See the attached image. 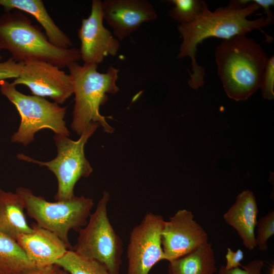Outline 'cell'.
Wrapping results in <instances>:
<instances>
[{"label": "cell", "instance_id": "obj_1", "mask_svg": "<svg viewBox=\"0 0 274 274\" xmlns=\"http://www.w3.org/2000/svg\"><path fill=\"white\" fill-rule=\"evenodd\" d=\"M250 2L231 1L227 6L218 8L214 11H211L207 7L193 22L178 24V29L182 41L177 58H190L191 73H189L188 83L193 89L197 90L204 84V69L197 64L196 60L198 45L210 37L226 40L247 35L256 29L262 31V28L273 23L274 19L266 16L248 19L249 16L260 9L258 5Z\"/></svg>", "mask_w": 274, "mask_h": 274}, {"label": "cell", "instance_id": "obj_2", "mask_svg": "<svg viewBox=\"0 0 274 274\" xmlns=\"http://www.w3.org/2000/svg\"><path fill=\"white\" fill-rule=\"evenodd\" d=\"M215 56L218 76L230 98L245 100L260 89L268 57L253 39L242 35L223 40Z\"/></svg>", "mask_w": 274, "mask_h": 274}, {"label": "cell", "instance_id": "obj_3", "mask_svg": "<svg viewBox=\"0 0 274 274\" xmlns=\"http://www.w3.org/2000/svg\"><path fill=\"white\" fill-rule=\"evenodd\" d=\"M0 47L8 50L16 62L36 60L59 68L81 59L79 49H62L53 45L38 26L17 10L0 16Z\"/></svg>", "mask_w": 274, "mask_h": 274}, {"label": "cell", "instance_id": "obj_4", "mask_svg": "<svg viewBox=\"0 0 274 274\" xmlns=\"http://www.w3.org/2000/svg\"><path fill=\"white\" fill-rule=\"evenodd\" d=\"M67 67L75 94L72 129L80 135L90 123L95 122L105 132L113 133L114 128L100 114L99 108L108 100V94L118 92L119 70L111 65L106 73H101L98 72L97 64L81 65L77 62Z\"/></svg>", "mask_w": 274, "mask_h": 274}, {"label": "cell", "instance_id": "obj_5", "mask_svg": "<svg viewBox=\"0 0 274 274\" xmlns=\"http://www.w3.org/2000/svg\"><path fill=\"white\" fill-rule=\"evenodd\" d=\"M16 193L22 198L25 210L37 225L55 233L68 250H72L68 232L72 229L78 231L86 225L94 206L93 199L82 195L53 202L26 188L19 187Z\"/></svg>", "mask_w": 274, "mask_h": 274}, {"label": "cell", "instance_id": "obj_6", "mask_svg": "<svg viewBox=\"0 0 274 274\" xmlns=\"http://www.w3.org/2000/svg\"><path fill=\"white\" fill-rule=\"evenodd\" d=\"M0 90L16 107L21 118L18 130L11 142L27 146L34 140L35 134L43 129L52 130L56 134L69 136L64 117L66 107H61L44 97L26 95L6 80L0 81Z\"/></svg>", "mask_w": 274, "mask_h": 274}, {"label": "cell", "instance_id": "obj_7", "mask_svg": "<svg viewBox=\"0 0 274 274\" xmlns=\"http://www.w3.org/2000/svg\"><path fill=\"white\" fill-rule=\"evenodd\" d=\"M110 199L109 193L104 191L87 223L77 231L78 236L72 250L101 263L112 274H119L123 243L108 217Z\"/></svg>", "mask_w": 274, "mask_h": 274}, {"label": "cell", "instance_id": "obj_8", "mask_svg": "<svg viewBox=\"0 0 274 274\" xmlns=\"http://www.w3.org/2000/svg\"><path fill=\"white\" fill-rule=\"evenodd\" d=\"M99 126L97 123H90L77 141H73L65 135L55 134L54 140L57 155L49 161L36 160L23 154H18L17 158L47 167L54 174L57 180V191L54 196L55 200L71 199L75 196L74 187L78 180L81 178L88 177L93 171L85 157L84 147Z\"/></svg>", "mask_w": 274, "mask_h": 274}, {"label": "cell", "instance_id": "obj_9", "mask_svg": "<svg viewBox=\"0 0 274 274\" xmlns=\"http://www.w3.org/2000/svg\"><path fill=\"white\" fill-rule=\"evenodd\" d=\"M164 221L162 216L147 212L131 229L127 248V274H150L156 264L165 260L161 243Z\"/></svg>", "mask_w": 274, "mask_h": 274}, {"label": "cell", "instance_id": "obj_10", "mask_svg": "<svg viewBox=\"0 0 274 274\" xmlns=\"http://www.w3.org/2000/svg\"><path fill=\"white\" fill-rule=\"evenodd\" d=\"M12 83L27 86L33 95L48 97L59 105L73 94L69 74L50 63L36 60L24 62L19 76Z\"/></svg>", "mask_w": 274, "mask_h": 274}, {"label": "cell", "instance_id": "obj_11", "mask_svg": "<svg viewBox=\"0 0 274 274\" xmlns=\"http://www.w3.org/2000/svg\"><path fill=\"white\" fill-rule=\"evenodd\" d=\"M207 242V233L194 219L191 211L179 210L164 221L161 243L165 260L170 262L179 258Z\"/></svg>", "mask_w": 274, "mask_h": 274}, {"label": "cell", "instance_id": "obj_12", "mask_svg": "<svg viewBox=\"0 0 274 274\" xmlns=\"http://www.w3.org/2000/svg\"><path fill=\"white\" fill-rule=\"evenodd\" d=\"M104 20L102 1L93 0L90 14L82 19L78 30L80 57L85 64L97 65L106 56L118 52L119 41L104 26Z\"/></svg>", "mask_w": 274, "mask_h": 274}, {"label": "cell", "instance_id": "obj_13", "mask_svg": "<svg viewBox=\"0 0 274 274\" xmlns=\"http://www.w3.org/2000/svg\"><path fill=\"white\" fill-rule=\"evenodd\" d=\"M104 20L114 36L122 41L144 22L157 18L153 5L146 0H105L102 2Z\"/></svg>", "mask_w": 274, "mask_h": 274}, {"label": "cell", "instance_id": "obj_14", "mask_svg": "<svg viewBox=\"0 0 274 274\" xmlns=\"http://www.w3.org/2000/svg\"><path fill=\"white\" fill-rule=\"evenodd\" d=\"M31 226L33 231L19 235L16 239L17 243L36 267L54 264L68 250L67 246L53 232L36 223Z\"/></svg>", "mask_w": 274, "mask_h": 274}, {"label": "cell", "instance_id": "obj_15", "mask_svg": "<svg viewBox=\"0 0 274 274\" xmlns=\"http://www.w3.org/2000/svg\"><path fill=\"white\" fill-rule=\"evenodd\" d=\"M258 206L252 191L244 190L235 202L224 214L227 224L237 232L245 247L250 250L256 247L255 228L257 224Z\"/></svg>", "mask_w": 274, "mask_h": 274}, {"label": "cell", "instance_id": "obj_16", "mask_svg": "<svg viewBox=\"0 0 274 274\" xmlns=\"http://www.w3.org/2000/svg\"><path fill=\"white\" fill-rule=\"evenodd\" d=\"M5 12L12 10L23 11L32 15L43 27L49 41L62 49L72 48L70 38L55 23L41 0H0Z\"/></svg>", "mask_w": 274, "mask_h": 274}, {"label": "cell", "instance_id": "obj_17", "mask_svg": "<svg viewBox=\"0 0 274 274\" xmlns=\"http://www.w3.org/2000/svg\"><path fill=\"white\" fill-rule=\"evenodd\" d=\"M24 204L17 193L0 187V233L15 240L20 235L33 231L26 220Z\"/></svg>", "mask_w": 274, "mask_h": 274}, {"label": "cell", "instance_id": "obj_18", "mask_svg": "<svg viewBox=\"0 0 274 274\" xmlns=\"http://www.w3.org/2000/svg\"><path fill=\"white\" fill-rule=\"evenodd\" d=\"M212 244L207 242L191 253L169 262V274H215L217 272Z\"/></svg>", "mask_w": 274, "mask_h": 274}, {"label": "cell", "instance_id": "obj_19", "mask_svg": "<svg viewBox=\"0 0 274 274\" xmlns=\"http://www.w3.org/2000/svg\"><path fill=\"white\" fill-rule=\"evenodd\" d=\"M35 267L16 240L0 233V274H17Z\"/></svg>", "mask_w": 274, "mask_h": 274}, {"label": "cell", "instance_id": "obj_20", "mask_svg": "<svg viewBox=\"0 0 274 274\" xmlns=\"http://www.w3.org/2000/svg\"><path fill=\"white\" fill-rule=\"evenodd\" d=\"M54 264L70 274H112L101 263L73 250H67Z\"/></svg>", "mask_w": 274, "mask_h": 274}, {"label": "cell", "instance_id": "obj_21", "mask_svg": "<svg viewBox=\"0 0 274 274\" xmlns=\"http://www.w3.org/2000/svg\"><path fill=\"white\" fill-rule=\"evenodd\" d=\"M174 7L169 11L168 16L179 23L188 24L195 19L206 8V2L201 0H171Z\"/></svg>", "mask_w": 274, "mask_h": 274}, {"label": "cell", "instance_id": "obj_22", "mask_svg": "<svg viewBox=\"0 0 274 274\" xmlns=\"http://www.w3.org/2000/svg\"><path fill=\"white\" fill-rule=\"evenodd\" d=\"M256 247L262 251L268 249L267 241L274 234V211L271 210L257 222Z\"/></svg>", "mask_w": 274, "mask_h": 274}, {"label": "cell", "instance_id": "obj_23", "mask_svg": "<svg viewBox=\"0 0 274 274\" xmlns=\"http://www.w3.org/2000/svg\"><path fill=\"white\" fill-rule=\"evenodd\" d=\"M274 56L268 58L262 75L260 89L264 98L271 100L274 98Z\"/></svg>", "mask_w": 274, "mask_h": 274}, {"label": "cell", "instance_id": "obj_24", "mask_svg": "<svg viewBox=\"0 0 274 274\" xmlns=\"http://www.w3.org/2000/svg\"><path fill=\"white\" fill-rule=\"evenodd\" d=\"M264 266V262L259 259H255L241 267L231 269H226L224 266H221L217 274H263L261 272Z\"/></svg>", "mask_w": 274, "mask_h": 274}, {"label": "cell", "instance_id": "obj_25", "mask_svg": "<svg viewBox=\"0 0 274 274\" xmlns=\"http://www.w3.org/2000/svg\"><path fill=\"white\" fill-rule=\"evenodd\" d=\"M23 65V62H16L11 57L5 61L0 62V81L17 78Z\"/></svg>", "mask_w": 274, "mask_h": 274}, {"label": "cell", "instance_id": "obj_26", "mask_svg": "<svg viewBox=\"0 0 274 274\" xmlns=\"http://www.w3.org/2000/svg\"><path fill=\"white\" fill-rule=\"evenodd\" d=\"M244 258L243 251L238 249L236 251H233L230 248H227V252L225 255L226 264L224 267L226 269H231L242 266L241 261Z\"/></svg>", "mask_w": 274, "mask_h": 274}, {"label": "cell", "instance_id": "obj_27", "mask_svg": "<svg viewBox=\"0 0 274 274\" xmlns=\"http://www.w3.org/2000/svg\"><path fill=\"white\" fill-rule=\"evenodd\" d=\"M58 268L55 264L44 267H36L30 270L17 274H55Z\"/></svg>", "mask_w": 274, "mask_h": 274}, {"label": "cell", "instance_id": "obj_28", "mask_svg": "<svg viewBox=\"0 0 274 274\" xmlns=\"http://www.w3.org/2000/svg\"><path fill=\"white\" fill-rule=\"evenodd\" d=\"M251 1L258 5L260 8L263 9L265 16L268 18H273V14L270 10V8L274 5L273 0H253Z\"/></svg>", "mask_w": 274, "mask_h": 274}, {"label": "cell", "instance_id": "obj_29", "mask_svg": "<svg viewBox=\"0 0 274 274\" xmlns=\"http://www.w3.org/2000/svg\"><path fill=\"white\" fill-rule=\"evenodd\" d=\"M55 274H70L65 270L58 266Z\"/></svg>", "mask_w": 274, "mask_h": 274}, {"label": "cell", "instance_id": "obj_30", "mask_svg": "<svg viewBox=\"0 0 274 274\" xmlns=\"http://www.w3.org/2000/svg\"><path fill=\"white\" fill-rule=\"evenodd\" d=\"M268 274H274V264H270L269 267H268Z\"/></svg>", "mask_w": 274, "mask_h": 274}, {"label": "cell", "instance_id": "obj_31", "mask_svg": "<svg viewBox=\"0 0 274 274\" xmlns=\"http://www.w3.org/2000/svg\"><path fill=\"white\" fill-rule=\"evenodd\" d=\"M2 49H1V47H0V61L1 60V59H2L3 58V56L2 55H1V51Z\"/></svg>", "mask_w": 274, "mask_h": 274}]
</instances>
